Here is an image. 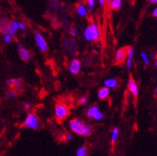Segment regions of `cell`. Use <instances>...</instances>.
Instances as JSON below:
<instances>
[{
    "label": "cell",
    "instance_id": "cell-1",
    "mask_svg": "<svg viewBox=\"0 0 157 156\" xmlns=\"http://www.w3.org/2000/svg\"><path fill=\"white\" fill-rule=\"evenodd\" d=\"M69 127L72 131L76 134L83 136H88L92 132V128L90 125L84 124L78 119H74L69 123Z\"/></svg>",
    "mask_w": 157,
    "mask_h": 156
},
{
    "label": "cell",
    "instance_id": "cell-2",
    "mask_svg": "<svg viewBox=\"0 0 157 156\" xmlns=\"http://www.w3.org/2000/svg\"><path fill=\"white\" fill-rule=\"evenodd\" d=\"M84 36L87 41H95L98 40L100 37V31L97 26L95 23H91L84 32Z\"/></svg>",
    "mask_w": 157,
    "mask_h": 156
},
{
    "label": "cell",
    "instance_id": "cell-3",
    "mask_svg": "<svg viewBox=\"0 0 157 156\" xmlns=\"http://www.w3.org/2000/svg\"><path fill=\"white\" fill-rule=\"evenodd\" d=\"M23 124L26 128H31V129H37L39 126V123H38L37 116L33 113H31L26 116Z\"/></svg>",
    "mask_w": 157,
    "mask_h": 156
},
{
    "label": "cell",
    "instance_id": "cell-4",
    "mask_svg": "<svg viewBox=\"0 0 157 156\" xmlns=\"http://www.w3.org/2000/svg\"><path fill=\"white\" fill-rule=\"evenodd\" d=\"M69 115V109L64 104H59L55 108V116L59 119H63Z\"/></svg>",
    "mask_w": 157,
    "mask_h": 156
},
{
    "label": "cell",
    "instance_id": "cell-5",
    "mask_svg": "<svg viewBox=\"0 0 157 156\" xmlns=\"http://www.w3.org/2000/svg\"><path fill=\"white\" fill-rule=\"evenodd\" d=\"M34 38H35V41L37 44L38 47L39 48V50L42 52H46L48 50V46L46 43L45 38H43V36L41 35L40 33H36L34 35Z\"/></svg>",
    "mask_w": 157,
    "mask_h": 156
},
{
    "label": "cell",
    "instance_id": "cell-6",
    "mask_svg": "<svg viewBox=\"0 0 157 156\" xmlns=\"http://www.w3.org/2000/svg\"><path fill=\"white\" fill-rule=\"evenodd\" d=\"M81 69V64L80 61L77 59L73 60L69 66V72L73 74V75H77L80 72Z\"/></svg>",
    "mask_w": 157,
    "mask_h": 156
},
{
    "label": "cell",
    "instance_id": "cell-7",
    "mask_svg": "<svg viewBox=\"0 0 157 156\" xmlns=\"http://www.w3.org/2000/svg\"><path fill=\"white\" fill-rule=\"evenodd\" d=\"M128 88H129V90L130 91V92L133 94L134 97H136L138 96L139 93L138 86H137V84L135 83V81H134V79H133L132 77H131L129 78V80Z\"/></svg>",
    "mask_w": 157,
    "mask_h": 156
},
{
    "label": "cell",
    "instance_id": "cell-8",
    "mask_svg": "<svg viewBox=\"0 0 157 156\" xmlns=\"http://www.w3.org/2000/svg\"><path fill=\"white\" fill-rule=\"evenodd\" d=\"M18 52H19V55L20 57V58L22 61H27L28 60L30 59V57H31L30 52L26 49H25L22 45H19L18 46Z\"/></svg>",
    "mask_w": 157,
    "mask_h": 156
},
{
    "label": "cell",
    "instance_id": "cell-9",
    "mask_svg": "<svg viewBox=\"0 0 157 156\" xmlns=\"http://www.w3.org/2000/svg\"><path fill=\"white\" fill-rule=\"evenodd\" d=\"M127 53H128V57H127L126 61V69L129 70L131 69V66L133 64V55H134V48L130 47L127 50Z\"/></svg>",
    "mask_w": 157,
    "mask_h": 156
},
{
    "label": "cell",
    "instance_id": "cell-10",
    "mask_svg": "<svg viewBox=\"0 0 157 156\" xmlns=\"http://www.w3.org/2000/svg\"><path fill=\"white\" fill-rule=\"evenodd\" d=\"M126 49H120V50H117V53H116V61L117 62L121 63L123 61L125 58V56H126Z\"/></svg>",
    "mask_w": 157,
    "mask_h": 156
},
{
    "label": "cell",
    "instance_id": "cell-11",
    "mask_svg": "<svg viewBox=\"0 0 157 156\" xmlns=\"http://www.w3.org/2000/svg\"><path fill=\"white\" fill-rule=\"evenodd\" d=\"M6 84L8 86H13L16 89H20L21 88V84H20V81L17 78H12V79H8L6 81Z\"/></svg>",
    "mask_w": 157,
    "mask_h": 156
},
{
    "label": "cell",
    "instance_id": "cell-12",
    "mask_svg": "<svg viewBox=\"0 0 157 156\" xmlns=\"http://www.w3.org/2000/svg\"><path fill=\"white\" fill-rule=\"evenodd\" d=\"M105 87L108 88H115L117 87V81L114 78H110V79H107L105 81Z\"/></svg>",
    "mask_w": 157,
    "mask_h": 156
},
{
    "label": "cell",
    "instance_id": "cell-13",
    "mask_svg": "<svg viewBox=\"0 0 157 156\" xmlns=\"http://www.w3.org/2000/svg\"><path fill=\"white\" fill-rule=\"evenodd\" d=\"M109 95V88L107 87L101 88L98 92V97L101 100H104Z\"/></svg>",
    "mask_w": 157,
    "mask_h": 156
},
{
    "label": "cell",
    "instance_id": "cell-14",
    "mask_svg": "<svg viewBox=\"0 0 157 156\" xmlns=\"http://www.w3.org/2000/svg\"><path fill=\"white\" fill-rule=\"evenodd\" d=\"M77 12L81 17H85V16L87 15L88 10H87V8L85 6H83V5H79L77 8Z\"/></svg>",
    "mask_w": 157,
    "mask_h": 156
},
{
    "label": "cell",
    "instance_id": "cell-15",
    "mask_svg": "<svg viewBox=\"0 0 157 156\" xmlns=\"http://www.w3.org/2000/svg\"><path fill=\"white\" fill-rule=\"evenodd\" d=\"M122 5V0H111L110 6L113 10H119Z\"/></svg>",
    "mask_w": 157,
    "mask_h": 156
},
{
    "label": "cell",
    "instance_id": "cell-16",
    "mask_svg": "<svg viewBox=\"0 0 157 156\" xmlns=\"http://www.w3.org/2000/svg\"><path fill=\"white\" fill-rule=\"evenodd\" d=\"M99 111V108L97 106H92L87 112V116L89 117H93L95 114Z\"/></svg>",
    "mask_w": 157,
    "mask_h": 156
},
{
    "label": "cell",
    "instance_id": "cell-17",
    "mask_svg": "<svg viewBox=\"0 0 157 156\" xmlns=\"http://www.w3.org/2000/svg\"><path fill=\"white\" fill-rule=\"evenodd\" d=\"M118 135H119V130H118V128H113V130L112 131L111 136V142L113 144L117 140V138H118Z\"/></svg>",
    "mask_w": 157,
    "mask_h": 156
},
{
    "label": "cell",
    "instance_id": "cell-18",
    "mask_svg": "<svg viewBox=\"0 0 157 156\" xmlns=\"http://www.w3.org/2000/svg\"><path fill=\"white\" fill-rule=\"evenodd\" d=\"M87 155V149L85 147H81L77 150V156H85Z\"/></svg>",
    "mask_w": 157,
    "mask_h": 156
},
{
    "label": "cell",
    "instance_id": "cell-19",
    "mask_svg": "<svg viewBox=\"0 0 157 156\" xmlns=\"http://www.w3.org/2000/svg\"><path fill=\"white\" fill-rule=\"evenodd\" d=\"M141 57L142 59H143V61H144V64L145 66H148L149 64H150V62H149V60H148V55L146 54L145 53H141Z\"/></svg>",
    "mask_w": 157,
    "mask_h": 156
},
{
    "label": "cell",
    "instance_id": "cell-20",
    "mask_svg": "<svg viewBox=\"0 0 157 156\" xmlns=\"http://www.w3.org/2000/svg\"><path fill=\"white\" fill-rule=\"evenodd\" d=\"M87 3L89 5V10L90 11H92L94 10V6H95V0H88Z\"/></svg>",
    "mask_w": 157,
    "mask_h": 156
},
{
    "label": "cell",
    "instance_id": "cell-21",
    "mask_svg": "<svg viewBox=\"0 0 157 156\" xmlns=\"http://www.w3.org/2000/svg\"><path fill=\"white\" fill-rule=\"evenodd\" d=\"M92 118H94L95 120H101V119H103V114H102L100 111H98L97 113H96L95 116H93Z\"/></svg>",
    "mask_w": 157,
    "mask_h": 156
},
{
    "label": "cell",
    "instance_id": "cell-22",
    "mask_svg": "<svg viewBox=\"0 0 157 156\" xmlns=\"http://www.w3.org/2000/svg\"><path fill=\"white\" fill-rule=\"evenodd\" d=\"M3 40H4V41H5L6 43H10V42H11V41H12V36L8 35V34H6V35L4 36Z\"/></svg>",
    "mask_w": 157,
    "mask_h": 156
},
{
    "label": "cell",
    "instance_id": "cell-23",
    "mask_svg": "<svg viewBox=\"0 0 157 156\" xmlns=\"http://www.w3.org/2000/svg\"><path fill=\"white\" fill-rule=\"evenodd\" d=\"M6 95H7V97H8V98H10V99L14 98V97H15V95H16L15 91L10 89V90H9L8 92H7V94H6Z\"/></svg>",
    "mask_w": 157,
    "mask_h": 156
},
{
    "label": "cell",
    "instance_id": "cell-24",
    "mask_svg": "<svg viewBox=\"0 0 157 156\" xmlns=\"http://www.w3.org/2000/svg\"><path fill=\"white\" fill-rule=\"evenodd\" d=\"M11 26L13 27V29L15 30H18L19 29V23L17 21H13L12 22H11Z\"/></svg>",
    "mask_w": 157,
    "mask_h": 156
},
{
    "label": "cell",
    "instance_id": "cell-25",
    "mask_svg": "<svg viewBox=\"0 0 157 156\" xmlns=\"http://www.w3.org/2000/svg\"><path fill=\"white\" fill-rule=\"evenodd\" d=\"M87 102V98L86 97H82L81 98L80 100H79V104H80L81 105H84V104H85Z\"/></svg>",
    "mask_w": 157,
    "mask_h": 156
},
{
    "label": "cell",
    "instance_id": "cell-26",
    "mask_svg": "<svg viewBox=\"0 0 157 156\" xmlns=\"http://www.w3.org/2000/svg\"><path fill=\"white\" fill-rule=\"evenodd\" d=\"M19 29H21L22 31H26V26L23 22H20L19 23Z\"/></svg>",
    "mask_w": 157,
    "mask_h": 156
},
{
    "label": "cell",
    "instance_id": "cell-27",
    "mask_svg": "<svg viewBox=\"0 0 157 156\" xmlns=\"http://www.w3.org/2000/svg\"><path fill=\"white\" fill-rule=\"evenodd\" d=\"M77 29H75V28H72L70 30V34L72 36H76L77 35Z\"/></svg>",
    "mask_w": 157,
    "mask_h": 156
},
{
    "label": "cell",
    "instance_id": "cell-28",
    "mask_svg": "<svg viewBox=\"0 0 157 156\" xmlns=\"http://www.w3.org/2000/svg\"><path fill=\"white\" fill-rule=\"evenodd\" d=\"M31 104L26 103L25 104V110H30L31 108Z\"/></svg>",
    "mask_w": 157,
    "mask_h": 156
},
{
    "label": "cell",
    "instance_id": "cell-29",
    "mask_svg": "<svg viewBox=\"0 0 157 156\" xmlns=\"http://www.w3.org/2000/svg\"><path fill=\"white\" fill-rule=\"evenodd\" d=\"M72 139H73V136H72V135H69V134H68V135H66V139H67V140H72Z\"/></svg>",
    "mask_w": 157,
    "mask_h": 156
},
{
    "label": "cell",
    "instance_id": "cell-30",
    "mask_svg": "<svg viewBox=\"0 0 157 156\" xmlns=\"http://www.w3.org/2000/svg\"><path fill=\"white\" fill-rule=\"evenodd\" d=\"M152 14H153V16H154V17L157 18V7L154 10H153V12H152Z\"/></svg>",
    "mask_w": 157,
    "mask_h": 156
},
{
    "label": "cell",
    "instance_id": "cell-31",
    "mask_svg": "<svg viewBox=\"0 0 157 156\" xmlns=\"http://www.w3.org/2000/svg\"><path fill=\"white\" fill-rule=\"evenodd\" d=\"M98 1L99 3H100V5H101V6H103L105 3V0H98Z\"/></svg>",
    "mask_w": 157,
    "mask_h": 156
},
{
    "label": "cell",
    "instance_id": "cell-32",
    "mask_svg": "<svg viewBox=\"0 0 157 156\" xmlns=\"http://www.w3.org/2000/svg\"><path fill=\"white\" fill-rule=\"evenodd\" d=\"M150 1V3H152V4H156L157 3V0H149Z\"/></svg>",
    "mask_w": 157,
    "mask_h": 156
},
{
    "label": "cell",
    "instance_id": "cell-33",
    "mask_svg": "<svg viewBox=\"0 0 157 156\" xmlns=\"http://www.w3.org/2000/svg\"><path fill=\"white\" fill-rule=\"evenodd\" d=\"M105 3H106L107 5L109 6V5H110V3H111V0H105Z\"/></svg>",
    "mask_w": 157,
    "mask_h": 156
},
{
    "label": "cell",
    "instance_id": "cell-34",
    "mask_svg": "<svg viewBox=\"0 0 157 156\" xmlns=\"http://www.w3.org/2000/svg\"><path fill=\"white\" fill-rule=\"evenodd\" d=\"M156 67H157V61H156Z\"/></svg>",
    "mask_w": 157,
    "mask_h": 156
},
{
    "label": "cell",
    "instance_id": "cell-35",
    "mask_svg": "<svg viewBox=\"0 0 157 156\" xmlns=\"http://www.w3.org/2000/svg\"><path fill=\"white\" fill-rule=\"evenodd\" d=\"M156 95H157V88H156Z\"/></svg>",
    "mask_w": 157,
    "mask_h": 156
}]
</instances>
